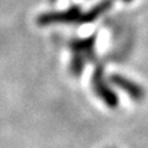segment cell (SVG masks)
<instances>
[{"label":"cell","instance_id":"6da1fadb","mask_svg":"<svg viewBox=\"0 0 148 148\" xmlns=\"http://www.w3.org/2000/svg\"><path fill=\"white\" fill-rule=\"evenodd\" d=\"M95 35L85 38H74L69 42V49L72 53L69 73L73 77H80L85 68V64L95 59Z\"/></svg>","mask_w":148,"mask_h":148},{"label":"cell","instance_id":"7a4b0ae2","mask_svg":"<svg viewBox=\"0 0 148 148\" xmlns=\"http://www.w3.org/2000/svg\"><path fill=\"white\" fill-rule=\"evenodd\" d=\"M91 85H92V90H94L95 95L106 106H109L111 109H116L120 105L119 96L109 85V83L105 78V74H104V67L101 64H98L94 69L92 78H91Z\"/></svg>","mask_w":148,"mask_h":148},{"label":"cell","instance_id":"3957f363","mask_svg":"<svg viewBox=\"0 0 148 148\" xmlns=\"http://www.w3.org/2000/svg\"><path fill=\"white\" fill-rule=\"evenodd\" d=\"M83 11L79 5H73L63 11H49L45 12L37 17V25L40 26H49L57 24H75L82 25Z\"/></svg>","mask_w":148,"mask_h":148},{"label":"cell","instance_id":"277c9868","mask_svg":"<svg viewBox=\"0 0 148 148\" xmlns=\"http://www.w3.org/2000/svg\"><path fill=\"white\" fill-rule=\"evenodd\" d=\"M110 82L114 85L120 88L122 91L131 98L133 101H143L146 98V90L141 84L133 82L128 78L121 75V74H112L110 77Z\"/></svg>","mask_w":148,"mask_h":148},{"label":"cell","instance_id":"5b68a950","mask_svg":"<svg viewBox=\"0 0 148 148\" xmlns=\"http://www.w3.org/2000/svg\"><path fill=\"white\" fill-rule=\"evenodd\" d=\"M114 0H103L101 3L96 4L95 6H92L89 11L83 12V18L82 24H91L95 20H98L100 16H103L104 14L112 6Z\"/></svg>","mask_w":148,"mask_h":148},{"label":"cell","instance_id":"8992f818","mask_svg":"<svg viewBox=\"0 0 148 148\" xmlns=\"http://www.w3.org/2000/svg\"><path fill=\"white\" fill-rule=\"evenodd\" d=\"M56 1H57V0H49V3H51V4H54Z\"/></svg>","mask_w":148,"mask_h":148},{"label":"cell","instance_id":"52a82bcc","mask_svg":"<svg viewBox=\"0 0 148 148\" xmlns=\"http://www.w3.org/2000/svg\"><path fill=\"white\" fill-rule=\"evenodd\" d=\"M123 1H125V3H131L132 0H123Z\"/></svg>","mask_w":148,"mask_h":148}]
</instances>
